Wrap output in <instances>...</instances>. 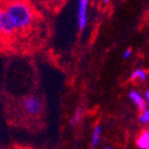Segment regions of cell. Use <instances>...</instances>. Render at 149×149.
<instances>
[{"instance_id": "10", "label": "cell", "mask_w": 149, "mask_h": 149, "mask_svg": "<svg viewBox=\"0 0 149 149\" xmlns=\"http://www.w3.org/2000/svg\"><path fill=\"white\" fill-rule=\"evenodd\" d=\"M139 119L141 123H143V124L149 123V108H146V109L142 112V114H141Z\"/></svg>"}, {"instance_id": "13", "label": "cell", "mask_w": 149, "mask_h": 149, "mask_svg": "<svg viewBox=\"0 0 149 149\" xmlns=\"http://www.w3.org/2000/svg\"><path fill=\"white\" fill-rule=\"evenodd\" d=\"M102 1H104V2H109L110 0H102Z\"/></svg>"}, {"instance_id": "8", "label": "cell", "mask_w": 149, "mask_h": 149, "mask_svg": "<svg viewBox=\"0 0 149 149\" xmlns=\"http://www.w3.org/2000/svg\"><path fill=\"white\" fill-rule=\"evenodd\" d=\"M132 80H141V81H146L147 80V74L143 70H136L135 72H132L130 76Z\"/></svg>"}, {"instance_id": "14", "label": "cell", "mask_w": 149, "mask_h": 149, "mask_svg": "<svg viewBox=\"0 0 149 149\" xmlns=\"http://www.w3.org/2000/svg\"><path fill=\"white\" fill-rule=\"evenodd\" d=\"M105 149H113V148H111V147H106Z\"/></svg>"}, {"instance_id": "12", "label": "cell", "mask_w": 149, "mask_h": 149, "mask_svg": "<svg viewBox=\"0 0 149 149\" xmlns=\"http://www.w3.org/2000/svg\"><path fill=\"white\" fill-rule=\"evenodd\" d=\"M145 100H146V102L149 104V90L146 91V93H145Z\"/></svg>"}, {"instance_id": "4", "label": "cell", "mask_w": 149, "mask_h": 149, "mask_svg": "<svg viewBox=\"0 0 149 149\" xmlns=\"http://www.w3.org/2000/svg\"><path fill=\"white\" fill-rule=\"evenodd\" d=\"M89 0H79V8H78V24L79 29L83 30L87 24V9H88Z\"/></svg>"}, {"instance_id": "5", "label": "cell", "mask_w": 149, "mask_h": 149, "mask_svg": "<svg viewBox=\"0 0 149 149\" xmlns=\"http://www.w3.org/2000/svg\"><path fill=\"white\" fill-rule=\"evenodd\" d=\"M128 96H130V100L137 106V108L140 110V111L143 112L145 109H146V100H145V97H143L138 91L132 90L130 93H128Z\"/></svg>"}, {"instance_id": "6", "label": "cell", "mask_w": 149, "mask_h": 149, "mask_svg": "<svg viewBox=\"0 0 149 149\" xmlns=\"http://www.w3.org/2000/svg\"><path fill=\"white\" fill-rule=\"evenodd\" d=\"M137 145L140 149H149V130H144L137 140Z\"/></svg>"}, {"instance_id": "2", "label": "cell", "mask_w": 149, "mask_h": 149, "mask_svg": "<svg viewBox=\"0 0 149 149\" xmlns=\"http://www.w3.org/2000/svg\"><path fill=\"white\" fill-rule=\"evenodd\" d=\"M23 108L27 114L32 115V116L38 115L42 108V100L34 95L27 96L23 100Z\"/></svg>"}, {"instance_id": "11", "label": "cell", "mask_w": 149, "mask_h": 149, "mask_svg": "<svg viewBox=\"0 0 149 149\" xmlns=\"http://www.w3.org/2000/svg\"><path fill=\"white\" fill-rule=\"evenodd\" d=\"M132 53H133V51H132L130 49L125 50V51L123 52V58H125V59L130 58V56H132Z\"/></svg>"}, {"instance_id": "9", "label": "cell", "mask_w": 149, "mask_h": 149, "mask_svg": "<svg viewBox=\"0 0 149 149\" xmlns=\"http://www.w3.org/2000/svg\"><path fill=\"white\" fill-rule=\"evenodd\" d=\"M81 118H82V110L77 109L76 112L74 113V116H72V120H70V124L72 125H77L80 122V120H81Z\"/></svg>"}, {"instance_id": "7", "label": "cell", "mask_w": 149, "mask_h": 149, "mask_svg": "<svg viewBox=\"0 0 149 149\" xmlns=\"http://www.w3.org/2000/svg\"><path fill=\"white\" fill-rule=\"evenodd\" d=\"M102 128L100 124L93 128L92 134H91V145L92 147H96L100 142V139H102Z\"/></svg>"}, {"instance_id": "1", "label": "cell", "mask_w": 149, "mask_h": 149, "mask_svg": "<svg viewBox=\"0 0 149 149\" xmlns=\"http://www.w3.org/2000/svg\"><path fill=\"white\" fill-rule=\"evenodd\" d=\"M8 16L9 20L12 21L15 28L22 30L30 25L32 22V10L29 5L26 4L21 0H15L8 3L4 9Z\"/></svg>"}, {"instance_id": "3", "label": "cell", "mask_w": 149, "mask_h": 149, "mask_svg": "<svg viewBox=\"0 0 149 149\" xmlns=\"http://www.w3.org/2000/svg\"><path fill=\"white\" fill-rule=\"evenodd\" d=\"M16 28L9 20L4 9H0V34L10 35L15 32Z\"/></svg>"}]
</instances>
